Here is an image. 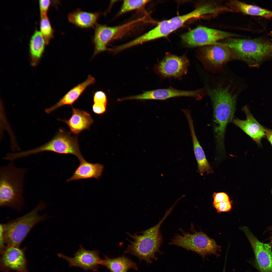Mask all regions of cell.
<instances>
[{"label": "cell", "mask_w": 272, "mask_h": 272, "mask_svg": "<svg viewBox=\"0 0 272 272\" xmlns=\"http://www.w3.org/2000/svg\"><path fill=\"white\" fill-rule=\"evenodd\" d=\"M231 86L219 84L215 88L208 90L213 110L214 132L218 149L224 150V136L228 124L232 121L236 109L237 94Z\"/></svg>", "instance_id": "cell-1"}, {"label": "cell", "mask_w": 272, "mask_h": 272, "mask_svg": "<svg viewBox=\"0 0 272 272\" xmlns=\"http://www.w3.org/2000/svg\"><path fill=\"white\" fill-rule=\"evenodd\" d=\"M229 49L233 59L241 60L251 67L258 66L272 58V42L261 38L226 39L223 43Z\"/></svg>", "instance_id": "cell-2"}, {"label": "cell", "mask_w": 272, "mask_h": 272, "mask_svg": "<svg viewBox=\"0 0 272 272\" xmlns=\"http://www.w3.org/2000/svg\"><path fill=\"white\" fill-rule=\"evenodd\" d=\"M27 169L11 163L0 169V206L17 210L24 205L23 188Z\"/></svg>", "instance_id": "cell-3"}, {"label": "cell", "mask_w": 272, "mask_h": 272, "mask_svg": "<svg viewBox=\"0 0 272 272\" xmlns=\"http://www.w3.org/2000/svg\"><path fill=\"white\" fill-rule=\"evenodd\" d=\"M173 208L171 207L167 210L161 219L155 226L146 230L133 235L127 234L132 238L130 241L125 253H128L136 256L140 261L142 260L147 264L151 263L153 260H156V253L161 252L159 248L162 243V237L160 231V226Z\"/></svg>", "instance_id": "cell-4"}, {"label": "cell", "mask_w": 272, "mask_h": 272, "mask_svg": "<svg viewBox=\"0 0 272 272\" xmlns=\"http://www.w3.org/2000/svg\"><path fill=\"white\" fill-rule=\"evenodd\" d=\"M46 207L40 202L31 211L25 214L2 224L5 244L6 246L19 247L21 243L32 228L40 222L48 218L46 214L39 213Z\"/></svg>", "instance_id": "cell-5"}, {"label": "cell", "mask_w": 272, "mask_h": 272, "mask_svg": "<svg viewBox=\"0 0 272 272\" xmlns=\"http://www.w3.org/2000/svg\"><path fill=\"white\" fill-rule=\"evenodd\" d=\"M192 228L191 229L192 231L191 233L180 229L181 233L175 234L170 240L169 244L181 247L195 252L203 259L212 254L219 256L217 252L220 251L221 246L217 245L214 239L202 231H197Z\"/></svg>", "instance_id": "cell-6"}, {"label": "cell", "mask_w": 272, "mask_h": 272, "mask_svg": "<svg viewBox=\"0 0 272 272\" xmlns=\"http://www.w3.org/2000/svg\"><path fill=\"white\" fill-rule=\"evenodd\" d=\"M196 57L205 69L213 73L222 72L227 63L232 60L229 48L217 42L200 47Z\"/></svg>", "instance_id": "cell-7"}, {"label": "cell", "mask_w": 272, "mask_h": 272, "mask_svg": "<svg viewBox=\"0 0 272 272\" xmlns=\"http://www.w3.org/2000/svg\"><path fill=\"white\" fill-rule=\"evenodd\" d=\"M46 151L73 154L80 161L85 159L80 152L77 137L72 136L71 133L62 129H59L54 137L50 141L30 150L29 153L32 155Z\"/></svg>", "instance_id": "cell-8"}, {"label": "cell", "mask_w": 272, "mask_h": 272, "mask_svg": "<svg viewBox=\"0 0 272 272\" xmlns=\"http://www.w3.org/2000/svg\"><path fill=\"white\" fill-rule=\"evenodd\" d=\"M144 18L137 19L119 26H109L97 24L95 26L93 42L94 46L93 57L107 50L109 42L121 38L130 32L141 22Z\"/></svg>", "instance_id": "cell-9"}, {"label": "cell", "mask_w": 272, "mask_h": 272, "mask_svg": "<svg viewBox=\"0 0 272 272\" xmlns=\"http://www.w3.org/2000/svg\"><path fill=\"white\" fill-rule=\"evenodd\" d=\"M190 65V60L185 55L178 56L167 53L154 65L153 69L161 79L173 78L181 81L187 74Z\"/></svg>", "instance_id": "cell-10"}, {"label": "cell", "mask_w": 272, "mask_h": 272, "mask_svg": "<svg viewBox=\"0 0 272 272\" xmlns=\"http://www.w3.org/2000/svg\"><path fill=\"white\" fill-rule=\"evenodd\" d=\"M237 35L200 26L182 35V40L191 47H201L213 44L219 40L238 37Z\"/></svg>", "instance_id": "cell-11"}, {"label": "cell", "mask_w": 272, "mask_h": 272, "mask_svg": "<svg viewBox=\"0 0 272 272\" xmlns=\"http://www.w3.org/2000/svg\"><path fill=\"white\" fill-rule=\"evenodd\" d=\"M206 95L207 91L204 88L194 90H183L170 86L166 88L145 91L140 94L127 97L126 99L127 100H162L173 97H192L197 100H200Z\"/></svg>", "instance_id": "cell-12"}, {"label": "cell", "mask_w": 272, "mask_h": 272, "mask_svg": "<svg viewBox=\"0 0 272 272\" xmlns=\"http://www.w3.org/2000/svg\"><path fill=\"white\" fill-rule=\"evenodd\" d=\"M247 236L255 257L256 265L260 272H272L271 247L260 242L246 226L240 228Z\"/></svg>", "instance_id": "cell-13"}, {"label": "cell", "mask_w": 272, "mask_h": 272, "mask_svg": "<svg viewBox=\"0 0 272 272\" xmlns=\"http://www.w3.org/2000/svg\"><path fill=\"white\" fill-rule=\"evenodd\" d=\"M24 248L6 246L0 252V270L3 272L14 270L28 272Z\"/></svg>", "instance_id": "cell-14"}, {"label": "cell", "mask_w": 272, "mask_h": 272, "mask_svg": "<svg viewBox=\"0 0 272 272\" xmlns=\"http://www.w3.org/2000/svg\"><path fill=\"white\" fill-rule=\"evenodd\" d=\"M80 247V248L74 254L73 257H68L61 253H59L58 256L67 261L70 267H79L85 271L91 270L97 271L101 260L98 251L86 250L81 245Z\"/></svg>", "instance_id": "cell-15"}, {"label": "cell", "mask_w": 272, "mask_h": 272, "mask_svg": "<svg viewBox=\"0 0 272 272\" xmlns=\"http://www.w3.org/2000/svg\"><path fill=\"white\" fill-rule=\"evenodd\" d=\"M242 110L246 116L245 120L238 118L233 119V123L250 137L258 145H261L262 139L265 136L264 127L259 124L254 118L247 106Z\"/></svg>", "instance_id": "cell-16"}, {"label": "cell", "mask_w": 272, "mask_h": 272, "mask_svg": "<svg viewBox=\"0 0 272 272\" xmlns=\"http://www.w3.org/2000/svg\"><path fill=\"white\" fill-rule=\"evenodd\" d=\"M185 115L190 128L192 138L193 150L198 165V171L201 175L205 173L208 174L213 173V171L205 156L195 133L193 121L191 113L187 112Z\"/></svg>", "instance_id": "cell-17"}, {"label": "cell", "mask_w": 272, "mask_h": 272, "mask_svg": "<svg viewBox=\"0 0 272 272\" xmlns=\"http://www.w3.org/2000/svg\"><path fill=\"white\" fill-rule=\"evenodd\" d=\"M96 82L94 78L89 75L84 81L70 90L56 104L46 109V112L49 114L58 108L66 105H72L79 98L86 89Z\"/></svg>", "instance_id": "cell-18"}, {"label": "cell", "mask_w": 272, "mask_h": 272, "mask_svg": "<svg viewBox=\"0 0 272 272\" xmlns=\"http://www.w3.org/2000/svg\"><path fill=\"white\" fill-rule=\"evenodd\" d=\"M62 121L69 127L71 131L77 134L83 130L89 129L93 122L90 115L87 112L73 108L72 114L69 119Z\"/></svg>", "instance_id": "cell-19"}, {"label": "cell", "mask_w": 272, "mask_h": 272, "mask_svg": "<svg viewBox=\"0 0 272 272\" xmlns=\"http://www.w3.org/2000/svg\"><path fill=\"white\" fill-rule=\"evenodd\" d=\"M104 167L99 163L88 162L85 159L80 161L79 165L73 175L67 180V182L75 180L94 178L98 179L102 174Z\"/></svg>", "instance_id": "cell-20"}, {"label": "cell", "mask_w": 272, "mask_h": 272, "mask_svg": "<svg viewBox=\"0 0 272 272\" xmlns=\"http://www.w3.org/2000/svg\"><path fill=\"white\" fill-rule=\"evenodd\" d=\"M226 4L232 12H240L245 14L260 16L267 19L272 18V11L257 6L247 4L237 0L229 1Z\"/></svg>", "instance_id": "cell-21"}, {"label": "cell", "mask_w": 272, "mask_h": 272, "mask_svg": "<svg viewBox=\"0 0 272 272\" xmlns=\"http://www.w3.org/2000/svg\"><path fill=\"white\" fill-rule=\"evenodd\" d=\"M100 16L98 12H89L78 9L69 14V21L76 26L82 28L93 27L96 25Z\"/></svg>", "instance_id": "cell-22"}, {"label": "cell", "mask_w": 272, "mask_h": 272, "mask_svg": "<svg viewBox=\"0 0 272 272\" xmlns=\"http://www.w3.org/2000/svg\"><path fill=\"white\" fill-rule=\"evenodd\" d=\"M100 264L106 266L110 272H127L130 268L138 270L137 264L124 255L121 257L110 258L105 255Z\"/></svg>", "instance_id": "cell-23"}, {"label": "cell", "mask_w": 272, "mask_h": 272, "mask_svg": "<svg viewBox=\"0 0 272 272\" xmlns=\"http://www.w3.org/2000/svg\"><path fill=\"white\" fill-rule=\"evenodd\" d=\"M45 43L41 32L36 30L31 37L30 43L31 64L32 66H36L39 62L44 51Z\"/></svg>", "instance_id": "cell-24"}, {"label": "cell", "mask_w": 272, "mask_h": 272, "mask_svg": "<svg viewBox=\"0 0 272 272\" xmlns=\"http://www.w3.org/2000/svg\"><path fill=\"white\" fill-rule=\"evenodd\" d=\"M193 15L190 12L163 21L158 24L164 37L182 26L188 20L193 18Z\"/></svg>", "instance_id": "cell-25"}, {"label": "cell", "mask_w": 272, "mask_h": 272, "mask_svg": "<svg viewBox=\"0 0 272 272\" xmlns=\"http://www.w3.org/2000/svg\"><path fill=\"white\" fill-rule=\"evenodd\" d=\"M149 0H125L123 1L121 8L117 16L140 9L150 2Z\"/></svg>", "instance_id": "cell-26"}, {"label": "cell", "mask_w": 272, "mask_h": 272, "mask_svg": "<svg viewBox=\"0 0 272 272\" xmlns=\"http://www.w3.org/2000/svg\"><path fill=\"white\" fill-rule=\"evenodd\" d=\"M40 28L45 44H48L53 37L54 30L47 15H41Z\"/></svg>", "instance_id": "cell-27"}, {"label": "cell", "mask_w": 272, "mask_h": 272, "mask_svg": "<svg viewBox=\"0 0 272 272\" xmlns=\"http://www.w3.org/2000/svg\"><path fill=\"white\" fill-rule=\"evenodd\" d=\"M232 202L229 201H224L215 203H213V207L216 209L217 212L230 211L232 208Z\"/></svg>", "instance_id": "cell-28"}, {"label": "cell", "mask_w": 272, "mask_h": 272, "mask_svg": "<svg viewBox=\"0 0 272 272\" xmlns=\"http://www.w3.org/2000/svg\"><path fill=\"white\" fill-rule=\"evenodd\" d=\"M212 196L213 199V203L230 200L228 195L224 192H214L212 195Z\"/></svg>", "instance_id": "cell-29"}, {"label": "cell", "mask_w": 272, "mask_h": 272, "mask_svg": "<svg viewBox=\"0 0 272 272\" xmlns=\"http://www.w3.org/2000/svg\"><path fill=\"white\" fill-rule=\"evenodd\" d=\"M107 96L105 93L101 91L95 92L93 97V103H103L107 104Z\"/></svg>", "instance_id": "cell-30"}, {"label": "cell", "mask_w": 272, "mask_h": 272, "mask_svg": "<svg viewBox=\"0 0 272 272\" xmlns=\"http://www.w3.org/2000/svg\"><path fill=\"white\" fill-rule=\"evenodd\" d=\"M107 104L103 103H94L92 106L93 111L97 114H103L106 111Z\"/></svg>", "instance_id": "cell-31"}, {"label": "cell", "mask_w": 272, "mask_h": 272, "mask_svg": "<svg viewBox=\"0 0 272 272\" xmlns=\"http://www.w3.org/2000/svg\"><path fill=\"white\" fill-rule=\"evenodd\" d=\"M41 15H47V13L50 5L49 0H41L39 2Z\"/></svg>", "instance_id": "cell-32"}, {"label": "cell", "mask_w": 272, "mask_h": 272, "mask_svg": "<svg viewBox=\"0 0 272 272\" xmlns=\"http://www.w3.org/2000/svg\"><path fill=\"white\" fill-rule=\"evenodd\" d=\"M0 252L3 251L6 247L5 242L4 229L2 224L0 225Z\"/></svg>", "instance_id": "cell-33"}, {"label": "cell", "mask_w": 272, "mask_h": 272, "mask_svg": "<svg viewBox=\"0 0 272 272\" xmlns=\"http://www.w3.org/2000/svg\"><path fill=\"white\" fill-rule=\"evenodd\" d=\"M265 136L272 146V130L264 127Z\"/></svg>", "instance_id": "cell-34"}, {"label": "cell", "mask_w": 272, "mask_h": 272, "mask_svg": "<svg viewBox=\"0 0 272 272\" xmlns=\"http://www.w3.org/2000/svg\"><path fill=\"white\" fill-rule=\"evenodd\" d=\"M270 240V242L269 243V244L271 247H272V236L271 237Z\"/></svg>", "instance_id": "cell-35"}, {"label": "cell", "mask_w": 272, "mask_h": 272, "mask_svg": "<svg viewBox=\"0 0 272 272\" xmlns=\"http://www.w3.org/2000/svg\"><path fill=\"white\" fill-rule=\"evenodd\" d=\"M271 193H272V190H271Z\"/></svg>", "instance_id": "cell-36"}, {"label": "cell", "mask_w": 272, "mask_h": 272, "mask_svg": "<svg viewBox=\"0 0 272 272\" xmlns=\"http://www.w3.org/2000/svg\"><path fill=\"white\" fill-rule=\"evenodd\" d=\"M271 40V41H272V39Z\"/></svg>", "instance_id": "cell-37"}]
</instances>
